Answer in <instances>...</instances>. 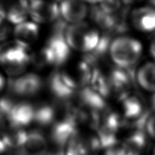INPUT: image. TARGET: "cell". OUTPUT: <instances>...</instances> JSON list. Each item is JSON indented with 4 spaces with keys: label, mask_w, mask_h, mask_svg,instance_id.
I'll list each match as a JSON object with an SVG mask.
<instances>
[{
    "label": "cell",
    "mask_w": 155,
    "mask_h": 155,
    "mask_svg": "<svg viewBox=\"0 0 155 155\" xmlns=\"http://www.w3.org/2000/svg\"><path fill=\"white\" fill-rule=\"evenodd\" d=\"M142 50V45L139 40L122 36L112 40L108 53L117 68L130 69L139 60Z\"/></svg>",
    "instance_id": "obj_1"
},
{
    "label": "cell",
    "mask_w": 155,
    "mask_h": 155,
    "mask_svg": "<svg viewBox=\"0 0 155 155\" xmlns=\"http://www.w3.org/2000/svg\"><path fill=\"white\" fill-rule=\"evenodd\" d=\"M28 47L16 41L7 42L0 47V66L11 77H18L24 72L31 61Z\"/></svg>",
    "instance_id": "obj_2"
},
{
    "label": "cell",
    "mask_w": 155,
    "mask_h": 155,
    "mask_svg": "<svg viewBox=\"0 0 155 155\" xmlns=\"http://www.w3.org/2000/svg\"><path fill=\"white\" fill-rule=\"evenodd\" d=\"M101 36L96 27L86 22L71 24L65 30V39L70 48L85 54L96 48Z\"/></svg>",
    "instance_id": "obj_3"
},
{
    "label": "cell",
    "mask_w": 155,
    "mask_h": 155,
    "mask_svg": "<svg viewBox=\"0 0 155 155\" xmlns=\"http://www.w3.org/2000/svg\"><path fill=\"white\" fill-rule=\"evenodd\" d=\"M126 12L121 9L115 14H107L102 12L97 5L92 6L91 17L105 33L111 35L126 31L127 24L126 21Z\"/></svg>",
    "instance_id": "obj_4"
},
{
    "label": "cell",
    "mask_w": 155,
    "mask_h": 155,
    "mask_svg": "<svg viewBox=\"0 0 155 155\" xmlns=\"http://www.w3.org/2000/svg\"><path fill=\"white\" fill-rule=\"evenodd\" d=\"M65 23L63 21H58L56 23L52 35L46 43L54 58V66L64 64L71 54V48L65 39V30L67 29Z\"/></svg>",
    "instance_id": "obj_5"
},
{
    "label": "cell",
    "mask_w": 155,
    "mask_h": 155,
    "mask_svg": "<svg viewBox=\"0 0 155 155\" xmlns=\"http://www.w3.org/2000/svg\"><path fill=\"white\" fill-rule=\"evenodd\" d=\"M95 68L83 58L76 64L59 71V73L64 82L71 89L77 91L86 87V85L89 86Z\"/></svg>",
    "instance_id": "obj_6"
},
{
    "label": "cell",
    "mask_w": 155,
    "mask_h": 155,
    "mask_svg": "<svg viewBox=\"0 0 155 155\" xmlns=\"http://www.w3.org/2000/svg\"><path fill=\"white\" fill-rule=\"evenodd\" d=\"M78 134L77 123L65 115L52 125L51 139L56 145L63 148L68 146Z\"/></svg>",
    "instance_id": "obj_7"
},
{
    "label": "cell",
    "mask_w": 155,
    "mask_h": 155,
    "mask_svg": "<svg viewBox=\"0 0 155 155\" xmlns=\"http://www.w3.org/2000/svg\"><path fill=\"white\" fill-rule=\"evenodd\" d=\"M110 92L117 98L123 101L130 95V89L133 83V73L130 69L117 68L110 71L108 76Z\"/></svg>",
    "instance_id": "obj_8"
},
{
    "label": "cell",
    "mask_w": 155,
    "mask_h": 155,
    "mask_svg": "<svg viewBox=\"0 0 155 155\" xmlns=\"http://www.w3.org/2000/svg\"><path fill=\"white\" fill-rule=\"evenodd\" d=\"M42 79L36 74H28L12 80L10 90L20 97H31L39 92L42 87Z\"/></svg>",
    "instance_id": "obj_9"
},
{
    "label": "cell",
    "mask_w": 155,
    "mask_h": 155,
    "mask_svg": "<svg viewBox=\"0 0 155 155\" xmlns=\"http://www.w3.org/2000/svg\"><path fill=\"white\" fill-rule=\"evenodd\" d=\"M29 15L35 23L48 24L58 21L60 17L59 5L56 2L33 1L29 2Z\"/></svg>",
    "instance_id": "obj_10"
},
{
    "label": "cell",
    "mask_w": 155,
    "mask_h": 155,
    "mask_svg": "<svg viewBox=\"0 0 155 155\" xmlns=\"http://www.w3.org/2000/svg\"><path fill=\"white\" fill-rule=\"evenodd\" d=\"M29 15V2L26 1L0 2V16L8 23L19 24Z\"/></svg>",
    "instance_id": "obj_11"
},
{
    "label": "cell",
    "mask_w": 155,
    "mask_h": 155,
    "mask_svg": "<svg viewBox=\"0 0 155 155\" xmlns=\"http://www.w3.org/2000/svg\"><path fill=\"white\" fill-rule=\"evenodd\" d=\"M130 21L133 27L143 33H151L155 30V6L145 5L136 8L130 15Z\"/></svg>",
    "instance_id": "obj_12"
},
{
    "label": "cell",
    "mask_w": 155,
    "mask_h": 155,
    "mask_svg": "<svg viewBox=\"0 0 155 155\" xmlns=\"http://www.w3.org/2000/svg\"><path fill=\"white\" fill-rule=\"evenodd\" d=\"M65 155H95L101 149L97 136H80L77 135L66 147Z\"/></svg>",
    "instance_id": "obj_13"
},
{
    "label": "cell",
    "mask_w": 155,
    "mask_h": 155,
    "mask_svg": "<svg viewBox=\"0 0 155 155\" xmlns=\"http://www.w3.org/2000/svg\"><path fill=\"white\" fill-rule=\"evenodd\" d=\"M60 16L64 22L71 24L83 22L88 14V6L83 2L64 1L59 5Z\"/></svg>",
    "instance_id": "obj_14"
},
{
    "label": "cell",
    "mask_w": 155,
    "mask_h": 155,
    "mask_svg": "<svg viewBox=\"0 0 155 155\" xmlns=\"http://www.w3.org/2000/svg\"><path fill=\"white\" fill-rule=\"evenodd\" d=\"M35 108L27 102L15 103L7 117L10 125L24 128L34 120Z\"/></svg>",
    "instance_id": "obj_15"
},
{
    "label": "cell",
    "mask_w": 155,
    "mask_h": 155,
    "mask_svg": "<svg viewBox=\"0 0 155 155\" xmlns=\"http://www.w3.org/2000/svg\"><path fill=\"white\" fill-rule=\"evenodd\" d=\"M79 91V103L82 107L96 113L101 114L107 110L105 98L98 95L89 86L83 88Z\"/></svg>",
    "instance_id": "obj_16"
},
{
    "label": "cell",
    "mask_w": 155,
    "mask_h": 155,
    "mask_svg": "<svg viewBox=\"0 0 155 155\" xmlns=\"http://www.w3.org/2000/svg\"><path fill=\"white\" fill-rule=\"evenodd\" d=\"M13 33L15 41L24 46L29 47L37 40L39 27L35 22L24 21L15 25Z\"/></svg>",
    "instance_id": "obj_17"
},
{
    "label": "cell",
    "mask_w": 155,
    "mask_h": 155,
    "mask_svg": "<svg viewBox=\"0 0 155 155\" xmlns=\"http://www.w3.org/2000/svg\"><path fill=\"white\" fill-rule=\"evenodd\" d=\"M47 140L44 135L39 131L27 132V138L21 155H39L47 151Z\"/></svg>",
    "instance_id": "obj_18"
},
{
    "label": "cell",
    "mask_w": 155,
    "mask_h": 155,
    "mask_svg": "<svg viewBox=\"0 0 155 155\" xmlns=\"http://www.w3.org/2000/svg\"><path fill=\"white\" fill-rule=\"evenodd\" d=\"M48 86L52 95L62 101H69L77 92L69 87L64 82L59 71L54 73L51 76L48 82Z\"/></svg>",
    "instance_id": "obj_19"
},
{
    "label": "cell",
    "mask_w": 155,
    "mask_h": 155,
    "mask_svg": "<svg viewBox=\"0 0 155 155\" xmlns=\"http://www.w3.org/2000/svg\"><path fill=\"white\" fill-rule=\"evenodd\" d=\"M146 146L147 138L142 130H136L123 145L126 155H142Z\"/></svg>",
    "instance_id": "obj_20"
},
{
    "label": "cell",
    "mask_w": 155,
    "mask_h": 155,
    "mask_svg": "<svg viewBox=\"0 0 155 155\" xmlns=\"http://www.w3.org/2000/svg\"><path fill=\"white\" fill-rule=\"evenodd\" d=\"M27 135V132H26L24 128L10 125L6 127L2 133V137L8 150L15 149L21 151L25 142Z\"/></svg>",
    "instance_id": "obj_21"
},
{
    "label": "cell",
    "mask_w": 155,
    "mask_h": 155,
    "mask_svg": "<svg viewBox=\"0 0 155 155\" xmlns=\"http://www.w3.org/2000/svg\"><path fill=\"white\" fill-rule=\"evenodd\" d=\"M136 80L147 92L155 93V62H147L137 71Z\"/></svg>",
    "instance_id": "obj_22"
},
{
    "label": "cell",
    "mask_w": 155,
    "mask_h": 155,
    "mask_svg": "<svg viewBox=\"0 0 155 155\" xmlns=\"http://www.w3.org/2000/svg\"><path fill=\"white\" fill-rule=\"evenodd\" d=\"M57 107L51 104H42L35 109L33 122L41 127L53 125L57 122Z\"/></svg>",
    "instance_id": "obj_23"
},
{
    "label": "cell",
    "mask_w": 155,
    "mask_h": 155,
    "mask_svg": "<svg viewBox=\"0 0 155 155\" xmlns=\"http://www.w3.org/2000/svg\"><path fill=\"white\" fill-rule=\"evenodd\" d=\"M88 86L104 98H107L111 94L108 78L97 68L93 70Z\"/></svg>",
    "instance_id": "obj_24"
},
{
    "label": "cell",
    "mask_w": 155,
    "mask_h": 155,
    "mask_svg": "<svg viewBox=\"0 0 155 155\" xmlns=\"http://www.w3.org/2000/svg\"><path fill=\"white\" fill-rule=\"evenodd\" d=\"M31 61L38 68H45L54 65L52 54L46 45L37 52L32 54Z\"/></svg>",
    "instance_id": "obj_25"
},
{
    "label": "cell",
    "mask_w": 155,
    "mask_h": 155,
    "mask_svg": "<svg viewBox=\"0 0 155 155\" xmlns=\"http://www.w3.org/2000/svg\"><path fill=\"white\" fill-rule=\"evenodd\" d=\"M97 5L101 9L102 12L107 14H115L121 10L120 2L118 1H108V2H97Z\"/></svg>",
    "instance_id": "obj_26"
},
{
    "label": "cell",
    "mask_w": 155,
    "mask_h": 155,
    "mask_svg": "<svg viewBox=\"0 0 155 155\" xmlns=\"http://www.w3.org/2000/svg\"><path fill=\"white\" fill-rule=\"evenodd\" d=\"M145 129L148 136L155 140V113L148 117Z\"/></svg>",
    "instance_id": "obj_27"
},
{
    "label": "cell",
    "mask_w": 155,
    "mask_h": 155,
    "mask_svg": "<svg viewBox=\"0 0 155 155\" xmlns=\"http://www.w3.org/2000/svg\"><path fill=\"white\" fill-rule=\"evenodd\" d=\"M10 33L8 23L0 16V42L5 40Z\"/></svg>",
    "instance_id": "obj_28"
},
{
    "label": "cell",
    "mask_w": 155,
    "mask_h": 155,
    "mask_svg": "<svg viewBox=\"0 0 155 155\" xmlns=\"http://www.w3.org/2000/svg\"><path fill=\"white\" fill-rule=\"evenodd\" d=\"M103 155H126L123 145H115L112 148L106 149Z\"/></svg>",
    "instance_id": "obj_29"
},
{
    "label": "cell",
    "mask_w": 155,
    "mask_h": 155,
    "mask_svg": "<svg viewBox=\"0 0 155 155\" xmlns=\"http://www.w3.org/2000/svg\"><path fill=\"white\" fill-rule=\"evenodd\" d=\"M8 150V148L5 142L4 139L2 137V135H1L0 136V154H4Z\"/></svg>",
    "instance_id": "obj_30"
},
{
    "label": "cell",
    "mask_w": 155,
    "mask_h": 155,
    "mask_svg": "<svg viewBox=\"0 0 155 155\" xmlns=\"http://www.w3.org/2000/svg\"><path fill=\"white\" fill-rule=\"evenodd\" d=\"M5 118L3 116H2L0 114V136L2 135V133H4L5 130L6 129V123H5Z\"/></svg>",
    "instance_id": "obj_31"
},
{
    "label": "cell",
    "mask_w": 155,
    "mask_h": 155,
    "mask_svg": "<svg viewBox=\"0 0 155 155\" xmlns=\"http://www.w3.org/2000/svg\"><path fill=\"white\" fill-rule=\"evenodd\" d=\"M150 53H151V57L155 60V36L153 38V39L151 40V44H150Z\"/></svg>",
    "instance_id": "obj_32"
},
{
    "label": "cell",
    "mask_w": 155,
    "mask_h": 155,
    "mask_svg": "<svg viewBox=\"0 0 155 155\" xmlns=\"http://www.w3.org/2000/svg\"><path fill=\"white\" fill-rule=\"evenodd\" d=\"M39 155H65V154L62 151H45V152Z\"/></svg>",
    "instance_id": "obj_33"
},
{
    "label": "cell",
    "mask_w": 155,
    "mask_h": 155,
    "mask_svg": "<svg viewBox=\"0 0 155 155\" xmlns=\"http://www.w3.org/2000/svg\"><path fill=\"white\" fill-rule=\"evenodd\" d=\"M5 84H6L5 79L3 74L0 72V92L4 89V87L5 86Z\"/></svg>",
    "instance_id": "obj_34"
},
{
    "label": "cell",
    "mask_w": 155,
    "mask_h": 155,
    "mask_svg": "<svg viewBox=\"0 0 155 155\" xmlns=\"http://www.w3.org/2000/svg\"><path fill=\"white\" fill-rule=\"evenodd\" d=\"M151 106H152V108L154 109L155 111V93H154L152 98H151Z\"/></svg>",
    "instance_id": "obj_35"
},
{
    "label": "cell",
    "mask_w": 155,
    "mask_h": 155,
    "mask_svg": "<svg viewBox=\"0 0 155 155\" xmlns=\"http://www.w3.org/2000/svg\"><path fill=\"white\" fill-rule=\"evenodd\" d=\"M153 155H155V148H154V152H153Z\"/></svg>",
    "instance_id": "obj_36"
}]
</instances>
